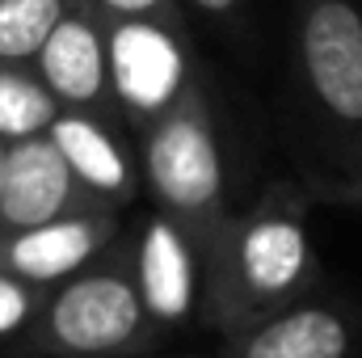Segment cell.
Wrapping results in <instances>:
<instances>
[{
	"instance_id": "1",
	"label": "cell",
	"mask_w": 362,
	"mask_h": 358,
	"mask_svg": "<svg viewBox=\"0 0 362 358\" xmlns=\"http://www.w3.org/2000/svg\"><path fill=\"white\" fill-rule=\"evenodd\" d=\"M198 270L206 321L223 337L303 299L316 278L303 194L286 181H274L249 211H228L198 249Z\"/></svg>"
},
{
	"instance_id": "2",
	"label": "cell",
	"mask_w": 362,
	"mask_h": 358,
	"mask_svg": "<svg viewBox=\"0 0 362 358\" xmlns=\"http://www.w3.org/2000/svg\"><path fill=\"white\" fill-rule=\"evenodd\" d=\"M144 178L156 207L177 219L202 249L228 215V161L202 81H194L177 101L144 131Z\"/></svg>"
},
{
	"instance_id": "3",
	"label": "cell",
	"mask_w": 362,
	"mask_h": 358,
	"mask_svg": "<svg viewBox=\"0 0 362 358\" xmlns=\"http://www.w3.org/2000/svg\"><path fill=\"white\" fill-rule=\"evenodd\" d=\"M21 337L30 354L42 358L135 354L160 342V325L148 316L131 270L97 266L59 278V291L38 304Z\"/></svg>"
},
{
	"instance_id": "4",
	"label": "cell",
	"mask_w": 362,
	"mask_h": 358,
	"mask_svg": "<svg viewBox=\"0 0 362 358\" xmlns=\"http://www.w3.org/2000/svg\"><path fill=\"white\" fill-rule=\"evenodd\" d=\"M295 59L325 135L362 161V8L354 0H295Z\"/></svg>"
},
{
	"instance_id": "5",
	"label": "cell",
	"mask_w": 362,
	"mask_h": 358,
	"mask_svg": "<svg viewBox=\"0 0 362 358\" xmlns=\"http://www.w3.org/2000/svg\"><path fill=\"white\" fill-rule=\"evenodd\" d=\"M105 21V72L110 101L131 127L156 122L198 81L185 25L152 17H101Z\"/></svg>"
},
{
	"instance_id": "6",
	"label": "cell",
	"mask_w": 362,
	"mask_h": 358,
	"mask_svg": "<svg viewBox=\"0 0 362 358\" xmlns=\"http://www.w3.org/2000/svg\"><path fill=\"white\" fill-rule=\"evenodd\" d=\"M30 68L59 101V110H89L114 118L105 72V21L93 8V0H68L64 17L38 47Z\"/></svg>"
},
{
	"instance_id": "7",
	"label": "cell",
	"mask_w": 362,
	"mask_h": 358,
	"mask_svg": "<svg viewBox=\"0 0 362 358\" xmlns=\"http://www.w3.org/2000/svg\"><path fill=\"white\" fill-rule=\"evenodd\" d=\"M101 207L81 190L47 135L13 139L0 152V232L34 228L68 211Z\"/></svg>"
},
{
	"instance_id": "8",
	"label": "cell",
	"mask_w": 362,
	"mask_h": 358,
	"mask_svg": "<svg viewBox=\"0 0 362 358\" xmlns=\"http://www.w3.org/2000/svg\"><path fill=\"white\" fill-rule=\"evenodd\" d=\"M110 241H114L110 207L68 211V215H55L34 228L0 232V270L30 287H47V282H59V278L85 270Z\"/></svg>"
},
{
	"instance_id": "9",
	"label": "cell",
	"mask_w": 362,
	"mask_h": 358,
	"mask_svg": "<svg viewBox=\"0 0 362 358\" xmlns=\"http://www.w3.org/2000/svg\"><path fill=\"white\" fill-rule=\"evenodd\" d=\"M131 278L139 287V299H144L148 316L160 329L165 325H177V321H185L194 312L198 287H202L198 245L189 241V232L181 228L177 219H169L165 211H156L144 224Z\"/></svg>"
},
{
	"instance_id": "10",
	"label": "cell",
	"mask_w": 362,
	"mask_h": 358,
	"mask_svg": "<svg viewBox=\"0 0 362 358\" xmlns=\"http://www.w3.org/2000/svg\"><path fill=\"white\" fill-rule=\"evenodd\" d=\"M354 321L337 304L295 299L228 337L223 358H350Z\"/></svg>"
},
{
	"instance_id": "11",
	"label": "cell",
	"mask_w": 362,
	"mask_h": 358,
	"mask_svg": "<svg viewBox=\"0 0 362 358\" xmlns=\"http://www.w3.org/2000/svg\"><path fill=\"white\" fill-rule=\"evenodd\" d=\"M42 135L55 144V152L93 202L118 207L135 198V165L122 139L114 135V118L89 110H59Z\"/></svg>"
},
{
	"instance_id": "12",
	"label": "cell",
	"mask_w": 362,
	"mask_h": 358,
	"mask_svg": "<svg viewBox=\"0 0 362 358\" xmlns=\"http://www.w3.org/2000/svg\"><path fill=\"white\" fill-rule=\"evenodd\" d=\"M55 114L59 101L47 93L30 64H0V144L42 135Z\"/></svg>"
},
{
	"instance_id": "13",
	"label": "cell",
	"mask_w": 362,
	"mask_h": 358,
	"mask_svg": "<svg viewBox=\"0 0 362 358\" xmlns=\"http://www.w3.org/2000/svg\"><path fill=\"white\" fill-rule=\"evenodd\" d=\"M68 0H0V64H34Z\"/></svg>"
},
{
	"instance_id": "14",
	"label": "cell",
	"mask_w": 362,
	"mask_h": 358,
	"mask_svg": "<svg viewBox=\"0 0 362 358\" xmlns=\"http://www.w3.org/2000/svg\"><path fill=\"white\" fill-rule=\"evenodd\" d=\"M34 312H38V287L0 270V337H21Z\"/></svg>"
},
{
	"instance_id": "15",
	"label": "cell",
	"mask_w": 362,
	"mask_h": 358,
	"mask_svg": "<svg viewBox=\"0 0 362 358\" xmlns=\"http://www.w3.org/2000/svg\"><path fill=\"white\" fill-rule=\"evenodd\" d=\"M93 8L101 17H152V21L185 25L177 0H93Z\"/></svg>"
},
{
	"instance_id": "16",
	"label": "cell",
	"mask_w": 362,
	"mask_h": 358,
	"mask_svg": "<svg viewBox=\"0 0 362 358\" xmlns=\"http://www.w3.org/2000/svg\"><path fill=\"white\" fill-rule=\"evenodd\" d=\"M189 4L206 17H219V21H232L240 13V0H189Z\"/></svg>"
},
{
	"instance_id": "17",
	"label": "cell",
	"mask_w": 362,
	"mask_h": 358,
	"mask_svg": "<svg viewBox=\"0 0 362 358\" xmlns=\"http://www.w3.org/2000/svg\"><path fill=\"white\" fill-rule=\"evenodd\" d=\"M42 358V354H38ZM68 358H131V354H68Z\"/></svg>"
},
{
	"instance_id": "18",
	"label": "cell",
	"mask_w": 362,
	"mask_h": 358,
	"mask_svg": "<svg viewBox=\"0 0 362 358\" xmlns=\"http://www.w3.org/2000/svg\"><path fill=\"white\" fill-rule=\"evenodd\" d=\"M0 152H4V144H0Z\"/></svg>"
}]
</instances>
